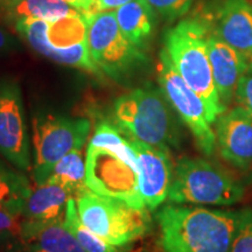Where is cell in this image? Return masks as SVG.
Listing matches in <instances>:
<instances>
[{
  "instance_id": "cell-21",
  "label": "cell",
  "mask_w": 252,
  "mask_h": 252,
  "mask_svg": "<svg viewBox=\"0 0 252 252\" xmlns=\"http://www.w3.org/2000/svg\"><path fill=\"white\" fill-rule=\"evenodd\" d=\"M63 224L65 229L74 236L78 244L86 250V252H127L128 247H117L105 239L99 237L82 222L77 212L76 200L74 197L68 201L65 215L63 219Z\"/></svg>"
},
{
  "instance_id": "cell-13",
  "label": "cell",
  "mask_w": 252,
  "mask_h": 252,
  "mask_svg": "<svg viewBox=\"0 0 252 252\" xmlns=\"http://www.w3.org/2000/svg\"><path fill=\"white\" fill-rule=\"evenodd\" d=\"M216 145L225 161L241 169L252 167V115L242 106L223 112L215 122Z\"/></svg>"
},
{
  "instance_id": "cell-29",
  "label": "cell",
  "mask_w": 252,
  "mask_h": 252,
  "mask_svg": "<svg viewBox=\"0 0 252 252\" xmlns=\"http://www.w3.org/2000/svg\"><path fill=\"white\" fill-rule=\"evenodd\" d=\"M133 1V0H98L100 12L111 11V9H117L121 6L127 4V2Z\"/></svg>"
},
{
  "instance_id": "cell-3",
  "label": "cell",
  "mask_w": 252,
  "mask_h": 252,
  "mask_svg": "<svg viewBox=\"0 0 252 252\" xmlns=\"http://www.w3.org/2000/svg\"><path fill=\"white\" fill-rule=\"evenodd\" d=\"M161 89L138 88L115 100L112 118L125 137L152 146L171 149L180 145V127Z\"/></svg>"
},
{
  "instance_id": "cell-19",
  "label": "cell",
  "mask_w": 252,
  "mask_h": 252,
  "mask_svg": "<svg viewBox=\"0 0 252 252\" xmlns=\"http://www.w3.org/2000/svg\"><path fill=\"white\" fill-rule=\"evenodd\" d=\"M116 19L124 35L144 49L152 36L156 12L147 0H133L121 6L116 11Z\"/></svg>"
},
{
  "instance_id": "cell-28",
  "label": "cell",
  "mask_w": 252,
  "mask_h": 252,
  "mask_svg": "<svg viewBox=\"0 0 252 252\" xmlns=\"http://www.w3.org/2000/svg\"><path fill=\"white\" fill-rule=\"evenodd\" d=\"M14 39L11 34L0 27V54L11 52L14 48Z\"/></svg>"
},
{
  "instance_id": "cell-8",
  "label": "cell",
  "mask_w": 252,
  "mask_h": 252,
  "mask_svg": "<svg viewBox=\"0 0 252 252\" xmlns=\"http://www.w3.org/2000/svg\"><path fill=\"white\" fill-rule=\"evenodd\" d=\"M86 118L39 116L33 119L34 182L45 184L54 166L72 151L82 149L90 132Z\"/></svg>"
},
{
  "instance_id": "cell-27",
  "label": "cell",
  "mask_w": 252,
  "mask_h": 252,
  "mask_svg": "<svg viewBox=\"0 0 252 252\" xmlns=\"http://www.w3.org/2000/svg\"><path fill=\"white\" fill-rule=\"evenodd\" d=\"M235 98L238 106H242L252 115V63L238 82Z\"/></svg>"
},
{
  "instance_id": "cell-5",
  "label": "cell",
  "mask_w": 252,
  "mask_h": 252,
  "mask_svg": "<svg viewBox=\"0 0 252 252\" xmlns=\"http://www.w3.org/2000/svg\"><path fill=\"white\" fill-rule=\"evenodd\" d=\"M244 187L226 169L202 158H180L168 198L173 203L229 207L243 200Z\"/></svg>"
},
{
  "instance_id": "cell-10",
  "label": "cell",
  "mask_w": 252,
  "mask_h": 252,
  "mask_svg": "<svg viewBox=\"0 0 252 252\" xmlns=\"http://www.w3.org/2000/svg\"><path fill=\"white\" fill-rule=\"evenodd\" d=\"M86 182L94 193L117 198L137 209H147L141 198L138 171L111 151L89 144Z\"/></svg>"
},
{
  "instance_id": "cell-23",
  "label": "cell",
  "mask_w": 252,
  "mask_h": 252,
  "mask_svg": "<svg viewBox=\"0 0 252 252\" xmlns=\"http://www.w3.org/2000/svg\"><path fill=\"white\" fill-rule=\"evenodd\" d=\"M32 190L27 179L0 161V201H26Z\"/></svg>"
},
{
  "instance_id": "cell-26",
  "label": "cell",
  "mask_w": 252,
  "mask_h": 252,
  "mask_svg": "<svg viewBox=\"0 0 252 252\" xmlns=\"http://www.w3.org/2000/svg\"><path fill=\"white\" fill-rule=\"evenodd\" d=\"M195 0H147L156 14L174 20L187 13Z\"/></svg>"
},
{
  "instance_id": "cell-24",
  "label": "cell",
  "mask_w": 252,
  "mask_h": 252,
  "mask_svg": "<svg viewBox=\"0 0 252 252\" xmlns=\"http://www.w3.org/2000/svg\"><path fill=\"white\" fill-rule=\"evenodd\" d=\"M25 201H0V234H20Z\"/></svg>"
},
{
  "instance_id": "cell-22",
  "label": "cell",
  "mask_w": 252,
  "mask_h": 252,
  "mask_svg": "<svg viewBox=\"0 0 252 252\" xmlns=\"http://www.w3.org/2000/svg\"><path fill=\"white\" fill-rule=\"evenodd\" d=\"M89 144L111 151L112 153L117 154L119 158L130 163L138 171L137 157H135L134 151L128 143L127 138L122 133L116 125L105 122L99 123Z\"/></svg>"
},
{
  "instance_id": "cell-25",
  "label": "cell",
  "mask_w": 252,
  "mask_h": 252,
  "mask_svg": "<svg viewBox=\"0 0 252 252\" xmlns=\"http://www.w3.org/2000/svg\"><path fill=\"white\" fill-rule=\"evenodd\" d=\"M229 252H252V208L238 212V222Z\"/></svg>"
},
{
  "instance_id": "cell-14",
  "label": "cell",
  "mask_w": 252,
  "mask_h": 252,
  "mask_svg": "<svg viewBox=\"0 0 252 252\" xmlns=\"http://www.w3.org/2000/svg\"><path fill=\"white\" fill-rule=\"evenodd\" d=\"M207 46L217 94L224 108L228 109L236 94L238 82L250 63L214 32L208 34Z\"/></svg>"
},
{
  "instance_id": "cell-18",
  "label": "cell",
  "mask_w": 252,
  "mask_h": 252,
  "mask_svg": "<svg viewBox=\"0 0 252 252\" xmlns=\"http://www.w3.org/2000/svg\"><path fill=\"white\" fill-rule=\"evenodd\" d=\"M19 236L26 252H86L65 229L63 220L35 228H21Z\"/></svg>"
},
{
  "instance_id": "cell-17",
  "label": "cell",
  "mask_w": 252,
  "mask_h": 252,
  "mask_svg": "<svg viewBox=\"0 0 252 252\" xmlns=\"http://www.w3.org/2000/svg\"><path fill=\"white\" fill-rule=\"evenodd\" d=\"M81 14L64 0H0V20L15 24L25 19L54 21Z\"/></svg>"
},
{
  "instance_id": "cell-15",
  "label": "cell",
  "mask_w": 252,
  "mask_h": 252,
  "mask_svg": "<svg viewBox=\"0 0 252 252\" xmlns=\"http://www.w3.org/2000/svg\"><path fill=\"white\" fill-rule=\"evenodd\" d=\"M214 33L252 63V4L250 0H223Z\"/></svg>"
},
{
  "instance_id": "cell-20",
  "label": "cell",
  "mask_w": 252,
  "mask_h": 252,
  "mask_svg": "<svg viewBox=\"0 0 252 252\" xmlns=\"http://www.w3.org/2000/svg\"><path fill=\"white\" fill-rule=\"evenodd\" d=\"M46 182H54L67 189L72 197L86 190V159L82 149L68 153L56 163Z\"/></svg>"
},
{
  "instance_id": "cell-7",
  "label": "cell",
  "mask_w": 252,
  "mask_h": 252,
  "mask_svg": "<svg viewBox=\"0 0 252 252\" xmlns=\"http://www.w3.org/2000/svg\"><path fill=\"white\" fill-rule=\"evenodd\" d=\"M88 48L94 64L112 80H127L147 61L143 49L123 33L116 12L103 11L88 24Z\"/></svg>"
},
{
  "instance_id": "cell-16",
  "label": "cell",
  "mask_w": 252,
  "mask_h": 252,
  "mask_svg": "<svg viewBox=\"0 0 252 252\" xmlns=\"http://www.w3.org/2000/svg\"><path fill=\"white\" fill-rule=\"evenodd\" d=\"M70 193L54 182L35 185L25 201L21 228H35L64 219Z\"/></svg>"
},
{
  "instance_id": "cell-12",
  "label": "cell",
  "mask_w": 252,
  "mask_h": 252,
  "mask_svg": "<svg viewBox=\"0 0 252 252\" xmlns=\"http://www.w3.org/2000/svg\"><path fill=\"white\" fill-rule=\"evenodd\" d=\"M127 140L137 157L141 198L145 207L154 212L167 200L172 184L174 168L169 149L152 146L134 138Z\"/></svg>"
},
{
  "instance_id": "cell-2",
  "label": "cell",
  "mask_w": 252,
  "mask_h": 252,
  "mask_svg": "<svg viewBox=\"0 0 252 252\" xmlns=\"http://www.w3.org/2000/svg\"><path fill=\"white\" fill-rule=\"evenodd\" d=\"M209 25L198 19H186L167 32L165 50L186 83L206 105L208 121L214 124L226 110L220 102L208 55Z\"/></svg>"
},
{
  "instance_id": "cell-4",
  "label": "cell",
  "mask_w": 252,
  "mask_h": 252,
  "mask_svg": "<svg viewBox=\"0 0 252 252\" xmlns=\"http://www.w3.org/2000/svg\"><path fill=\"white\" fill-rule=\"evenodd\" d=\"M14 28L32 49L46 59L96 76L103 74L90 56L87 41L88 21L81 14L54 21L25 19L15 23Z\"/></svg>"
},
{
  "instance_id": "cell-1",
  "label": "cell",
  "mask_w": 252,
  "mask_h": 252,
  "mask_svg": "<svg viewBox=\"0 0 252 252\" xmlns=\"http://www.w3.org/2000/svg\"><path fill=\"white\" fill-rule=\"evenodd\" d=\"M157 220L162 252H229L238 212L166 206Z\"/></svg>"
},
{
  "instance_id": "cell-9",
  "label": "cell",
  "mask_w": 252,
  "mask_h": 252,
  "mask_svg": "<svg viewBox=\"0 0 252 252\" xmlns=\"http://www.w3.org/2000/svg\"><path fill=\"white\" fill-rule=\"evenodd\" d=\"M157 70L160 89L166 99L193 134L201 152L210 157L216 147V135L208 121L203 100L181 77L165 48L160 52Z\"/></svg>"
},
{
  "instance_id": "cell-6",
  "label": "cell",
  "mask_w": 252,
  "mask_h": 252,
  "mask_svg": "<svg viewBox=\"0 0 252 252\" xmlns=\"http://www.w3.org/2000/svg\"><path fill=\"white\" fill-rule=\"evenodd\" d=\"M75 200L84 225L113 245L130 247L151 230L149 209H137L88 188Z\"/></svg>"
},
{
  "instance_id": "cell-11",
  "label": "cell",
  "mask_w": 252,
  "mask_h": 252,
  "mask_svg": "<svg viewBox=\"0 0 252 252\" xmlns=\"http://www.w3.org/2000/svg\"><path fill=\"white\" fill-rule=\"evenodd\" d=\"M0 154L18 168H30V137L23 97L14 81H0Z\"/></svg>"
}]
</instances>
